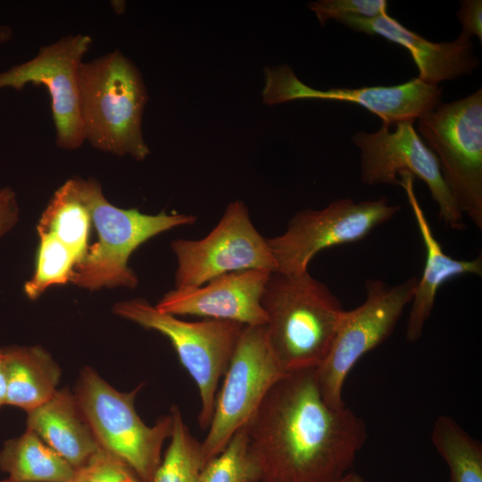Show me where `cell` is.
Here are the masks:
<instances>
[{
  "label": "cell",
  "mask_w": 482,
  "mask_h": 482,
  "mask_svg": "<svg viewBox=\"0 0 482 482\" xmlns=\"http://www.w3.org/2000/svg\"><path fill=\"white\" fill-rule=\"evenodd\" d=\"M245 429L258 482H338L367 439L359 415L326 402L316 369L283 376Z\"/></svg>",
  "instance_id": "obj_1"
},
{
  "label": "cell",
  "mask_w": 482,
  "mask_h": 482,
  "mask_svg": "<svg viewBox=\"0 0 482 482\" xmlns=\"http://www.w3.org/2000/svg\"><path fill=\"white\" fill-rule=\"evenodd\" d=\"M270 346L287 372L317 369L325 360L345 310L309 271H272L261 298Z\"/></svg>",
  "instance_id": "obj_2"
},
{
  "label": "cell",
  "mask_w": 482,
  "mask_h": 482,
  "mask_svg": "<svg viewBox=\"0 0 482 482\" xmlns=\"http://www.w3.org/2000/svg\"><path fill=\"white\" fill-rule=\"evenodd\" d=\"M79 85L85 141L114 155L145 160L150 154L142 133L148 94L133 62L118 49L83 62Z\"/></svg>",
  "instance_id": "obj_3"
},
{
  "label": "cell",
  "mask_w": 482,
  "mask_h": 482,
  "mask_svg": "<svg viewBox=\"0 0 482 482\" xmlns=\"http://www.w3.org/2000/svg\"><path fill=\"white\" fill-rule=\"evenodd\" d=\"M79 185L97 233L96 242L76 264L71 281L85 289L135 288L138 278L128 264L132 253L150 238L193 225L197 220L191 214H168L164 211L145 214L137 209L119 208L105 198L96 179L79 178Z\"/></svg>",
  "instance_id": "obj_4"
},
{
  "label": "cell",
  "mask_w": 482,
  "mask_h": 482,
  "mask_svg": "<svg viewBox=\"0 0 482 482\" xmlns=\"http://www.w3.org/2000/svg\"><path fill=\"white\" fill-rule=\"evenodd\" d=\"M141 387L120 392L87 367L74 395L100 447L126 462L143 482H152L171 434L172 417L170 413L154 426L145 424L134 403Z\"/></svg>",
  "instance_id": "obj_5"
},
{
  "label": "cell",
  "mask_w": 482,
  "mask_h": 482,
  "mask_svg": "<svg viewBox=\"0 0 482 482\" xmlns=\"http://www.w3.org/2000/svg\"><path fill=\"white\" fill-rule=\"evenodd\" d=\"M113 312L170 341L182 366L197 386L201 399L198 423L202 429H208L219 381L226 373L245 325L213 319L183 320L159 311L142 298L120 302L113 306Z\"/></svg>",
  "instance_id": "obj_6"
},
{
  "label": "cell",
  "mask_w": 482,
  "mask_h": 482,
  "mask_svg": "<svg viewBox=\"0 0 482 482\" xmlns=\"http://www.w3.org/2000/svg\"><path fill=\"white\" fill-rule=\"evenodd\" d=\"M417 132L462 215L482 229V89L428 111L418 118Z\"/></svg>",
  "instance_id": "obj_7"
},
{
  "label": "cell",
  "mask_w": 482,
  "mask_h": 482,
  "mask_svg": "<svg viewBox=\"0 0 482 482\" xmlns=\"http://www.w3.org/2000/svg\"><path fill=\"white\" fill-rule=\"evenodd\" d=\"M418 279L411 277L394 286L369 279L364 302L345 311L330 349L316 369L321 394L331 406L345 405L343 389L348 374L362 356L393 333L412 300Z\"/></svg>",
  "instance_id": "obj_8"
},
{
  "label": "cell",
  "mask_w": 482,
  "mask_h": 482,
  "mask_svg": "<svg viewBox=\"0 0 482 482\" xmlns=\"http://www.w3.org/2000/svg\"><path fill=\"white\" fill-rule=\"evenodd\" d=\"M287 373L270 346L264 325L244 326L201 443L204 467L249 422L270 388Z\"/></svg>",
  "instance_id": "obj_9"
},
{
  "label": "cell",
  "mask_w": 482,
  "mask_h": 482,
  "mask_svg": "<svg viewBox=\"0 0 482 482\" xmlns=\"http://www.w3.org/2000/svg\"><path fill=\"white\" fill-rule=\"evenodd\" d=\"M400 210L385 196L355 202L340 198L322 209L297 212L280 235L267 238L276 271L302 273L320 251L358 242Z\"/></svg>",
  "instance_id": "obj_10"
},
{
  "label": "cell",
  "mask_w": 482,
  "mask_h": 482,
  "mask_svg": "<svg viewBox=\"0 0 482 482\" xmlns=\"http://www.w3.org/2000/svg\"><path fill=\"white\" fill-rule=\"evenodd\" d=\"M175 288L198 287L229 272L262 269L276 271L267 238L256 229L240 200L228 204L220 221L201 239H175Z\"/></svg>",
  "instance_id": "obj_11"
},
{
  "label": "cell",
  "mask_w": 482,
  "mask_h": 482,
  "mask_svg": "<svg viewBox=\"0 0 482 482\" xmlns=\"http://www.w3.org/2000/svg\"><path fill=\"white\" fill-rule=\"evenodd\" d=\"M405 120L390 127L383 125L375 132H357L352 142L361 153L362 183L399 186L402 174L422 180L438 206L439 219L447 227L461 230L464 216L454 201L440 170L438 161L413 126Z\"/></svg>",
  "instance_id": "obj_12"
},
{
  "label": "cell",
  "mask_w": 482,
  "mask_h": 482,
  "mask_svg": "<svg viewBox=\"0 0 482 482\" xmlns=\"http://www.w3.org/2000/svg\"><path fill=\"white\" fill-rule=\"evenodd\" d=\"M92 38L77 34L42 46L32 59L0 72V91H21L28 84L46 87L60 148L74 150L85 137L79 112V69Z\"/></svg>",
  "instance_id": "obj_13"
},
{
  "label": "cell",
  "mask_w": 482,
  "mask_h": 482,
  "mask_svg": "<svg viewBox=\"0 0 482 482\" xmlns=\"http://www.w3.org/2000/svg\"><path fill=\"white\" fill-rule=\"evenodd\" d=\"M442 88L418 78L395 86L359 88H312L302 82L287 65L267 68L263 102L278 104L296 99L349 102L364 107L391 127L398 122L418 120L441 104Z\"/></svg>",
  "instance_id": "obj_14"
},
{
  "label": "cell",
  "mask_w": 482,
  "mask_h": 482,
  "mask_svg": "<svg viewBox=\"0 0 482 482\" xmlns=\"http://www.w3.org/2000/svg\"><path fill=\"white\" fill-rule=\"evenodd\" d=\"M271 272L251 269L222 274L198 287L174 288L154 306L174 316L230 320L245 326L265 325L261 298Z\"/></svg>",
  "instance_id": "obj_15"
},
{
  "label": "cell",
  "mask_w": 482,
  "mask_h": 482,
  "mask_svg": "<svg viewBox=\"0 0 482 482\" xmlns=\"http://www.w3.org/2000/svg\"><path fill=\"white\" fill-rule=\"evenodd\" d=\"M340 22L353 30L380 36L404 47L418 68L417 78L427 84L437 85L470 75L479 64L471 37L463 31L453 41L432 42L405 28L387 12L372 19L348 18Z\"/></svg>",
  "instance_id": "obj_16"
},
{
  "label": "cell",
  "mask_w": 482,
  "mask_h": 482,
  "mask_svg": "<svg viewBox=\"0 0 482 482\" xmlns=\"http://www.w3.org/2000/svg\"><path fill=\"white\" fill-rule=\"evenodd\" d=\"M399 186L404 190L425 248V264L418 279L406 325V340L417 342L423 333L439 288L447 281L465 275H482V256L459 260L445 253L436 238L414 191V178L402 174Z\"/></svg>",
  "instance_id": "obj_17"
},
{
  "label": "cell",
  "mask_w": 482,
  "mask_h": 482,
  "mask_svg": "<svg viewBox=\"0 0 482 482\" xmlns=\"http://www.w3.org/2000/svg\"><path fill=\"white\" fill-rule=\"evenodd\" d=\"M27 428L65 459L75 470L101 449L74 394L57 389L42 405L27 412Z\"/></svg>",
  "instance_id": "obj_18"
},
{
  "label": "cell",
  "mask_w": 482,
  "mask_h": 482,
  "mask_svg": "<svg viewBox=\"0 0 482 482\" xmlns=\"http://www.w3.org/2000/svg\"><path fill=\"white\" fill-rule=\"evenodd\" d=\"M6 405L29 412L48 401L57 391L61 369L40 346L4 348Z\"/></svg>",
  "instance_id": "obj_19"
},
{
  "label": "cell",
  "mask_w": 482,
  "mask_h": 482,
  "mask_svg": "<svg viewBox=\"0 0 482 482\" xmlns=\"http://www.w3.org/2000/svg\"><path fill=\"white\" fill-rule=\"evenodd\" d=\"M0 470L13 482H71L76 471L29 428L4 443L0 450Z\"/></svg>",
  "instance_id": "obj_20"
},
{
  "label": "cell",
  "mask_w": 482,
  "mask_h": 482,
  "mask_svg": "<svg viewBox=\"0 0 482 482\" xmlns=\"http://www.w3.org/2000/svg\"><path fill=\"white\" fill-rule=\"evenodd\" d=\"M92 226L91 214L82 197L79 178H72L54 192L37 229V234H49L56 237L80 261L89 247Z\"/></svg>",
  "instance_id": "obj_21"
},
{
  "label": "cell",
  "mask_w": 482,
  "mask_h": 482,
  "mask_svg": "<svg viewBox=\"0 0 482 482\" xmlns=\"http://www.w3.org/2000/svg\"><path fill=\"white\" fill-rule=\"evenodd\" d=\"M431 441L448 467L450 482H482V444L451 416L435 420Z\"/></svg>",
  "instance_id": "obj_22"
},
{
  "label": "cell",
  "mask_w": 482,
  "mask_h": 482,
  "mask_svg": "<svg viewBox=\"0 0 482 482\" xmlns=\"http://www.w3.org/2000/svg\"><path fill=\"white\" fill-rule=\"evenodd\" d=\"M170 445L152 482H201L202 444L190 433L178 406L170 409Z\"/></svg>",
  "instance_id": "obj_23"
},
{
  "label": "cell",
  "mask_w": 482,
  "mask_h": 482,
  "mask_svg": "<svg viewBox=\"0 0 482 482\" xmlns=\"http://www.w3.org/2000/svg\"><path fill=\"white\" fill-rule=\"evenodd\" d=\"M35 270L24 285V293L31 300L39 297L53 286L71 281L78 256L64 244L49 234H38Z\"/></svg>",
  "instance_id": "obj_24"
},
{
  "label": "cell",
  "mask_w": 482,
  "mask_h": 482,
  "mask_svg": "<svg viewBox=\"0 0 482 482\" xmlns=\"http://www.w3.org/2000/svg\"><path fill=\"white\" fill-rule=\"evenodd\" d=\"M258 471L249 456L245 427L231 438L226 448L208 461L201 482H258Z\"/></svg>",
  "instance_id": "obj_25"
},
{
  "label": "cell",
  "mask_w": 482,
  "mask_h": 482,
  "mask_svg": "<svg viewBox=\"0 0 482 482\" xmlns=\"http://www.w3.org/2000/svg\"><path fill=\"white\" fill-rule=\"evenodd\" d=\"M71 482H143L117 456L100 449L83 467L76 470Z\"/></svg>",
  "instance_id": "obj_26"
},
{
  "label": "cell",
  "mask_w": 482,
  "mask_h": 482,
  "mask_svg": "<svg viewBox=\"0 0 482 482\" xmlns=\"http://www.w3.org/2000/svg\"><path fill=\"white\" fill-rule=\"evenodd\" d=\"M319 22L342 21L348 18L372 19L387 11L385 0H319L308 4Z\"/></svg>",
  "instance_id": "obj_27"
},
{
  "label": "cell",
  "mask_w": 482,
  "mask_h": 482,
  "mask_svg": "<svg viewBox=\"0 0 482 482\" xmlns=\"http://www.w3.org/2000/svg\"><path fill=\"white\" fill-rule=\"evenodd\" d=\"M457 18L462 26V31L470 37L475 36L482 41V1L464 0L457 12Z\"/></svg>",
  "instance_id": "obj_28"
},
{
  "label": "cell",
  "mask_w": 482,
  "mask_h": 482,
  "mask_svg": "<svg viewBox=\"0 0 482 482\" xmlns=\"http://www.w3.org/2000/svg\"><path fill=\"white\" fill-rule=\"evenodd\" d=\"M18 218L19 208L15 193L9 187L0 188V237L16 224Z\"/></svg>",
  "instance_id": "obj_29"
},
{
  "label": "cell",
  "mask_w": 482,
  "mask_h": 482,
  "mask_svg": "<svg viewBox=\"0 0 482 482\" xmlns=\"http://www.w3.org/2000/svg\"><path fill=\"white\" fill-rule=\"evenodd\" d=\"M6 405V378L4 370V348H0V408Z\"/></svg>",
  "instance_id": "obj_30"
},
{
  "label": "cell",
  "mask_w": 482,
  "mask_h": 482,
  "mask_svg": "<svg viewBox=\"0 0 482 482\" xmlns=\"http://www.w3.org/2000/svg\"><path fill=\"white\" fill-rule=\"evenodd\" d=\"M338 482H366V481H365V478L362 475L352 470L349 473H347Z\"/></svg>",
  "instance_id": "obj_31"
},
{
  "label": "cell",
  "mask_w": 482,
  "mask_h": 482,
  "mask_svg": "<svg viewBox=\"0 0 482 482\" xmlns=\"http://www.w3.org/2000/svg\"><path fill=\"white\" fill-rule=\"evenodd\" d=\"M0 482H13V481H11V480H9L8 478H6V479L1 480Z\"/></svg>",
  "instance_id": "obj_32"
}]
</instances>
